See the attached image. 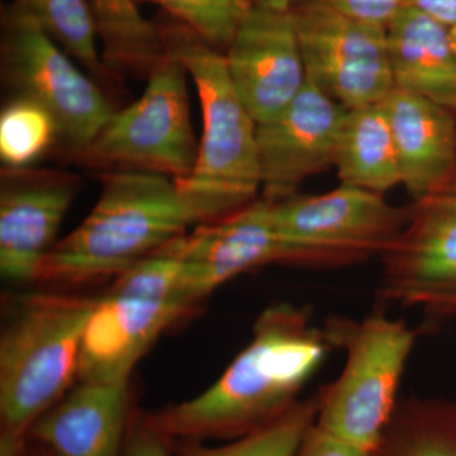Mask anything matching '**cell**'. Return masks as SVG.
Returning <instances> with one entry per match:
<instances>
[{"mask_svg": "<svg viewBox=\"0 0 456 456\" xmlns=\"http://www.w3.org/2000/svg\"><path fill=\"white\" fill-rule=\"evenodd\" d=\"M346 110L310 80L283 112L256 127L263 198L296 196L305 180L334 167Z\"/></svg>", "mask_w": 456, "mask_h": 456, "instance_id": "4fadbf2b", "label": "cell"}, {"mask_svg": "<svg viewBox=\"0 0 456 456\" xmlns=\"http://www.w3.org/2000/svg\"><path fill=\"white\" fill-rule=\"evenodd\" d=\"M299 0H254L256 4L264 5L272 9H278V11H290L294 4H297Z\"/></svg>", "mask_w": 456, "mask_h": 456, "instance_id": "f546056e", "label": "cell"}, {"mask_svg": "<svg viewBox=\"0 0 456 456\" xmlns=\"http://www.w3.org/2000/svg\"><path fill=\"white\" fill-rule=\"evenodd\" d=\"M351 20L364 25L388 29L399 12L404 7V0H323Z\"/></svg>", "mask_w": 456, "mask_h": 456, "instance_id": "484cf974", "label": "cell"}, {"mask_svg": "<svg viewBox=\"0 0 456 456\" xmlns=\"http://www.w3.org/2000/svg\"><path fill=\"white\" fill-rule=\"evenodd\" d=\"M60 143L59 126L42 104L14 95L0 113V160L3 167H31Z\"/></svg>", "mask_w": 456, "mask_h": 456, "instance_id": "cb8c5ba5", "label": "cell"}, {"mask_svg": "<svg viewBox=\"0 0 456 456\" xmlns=\"http://www.w3.org/2000/svg\"><path fill=\"white\" fill-rule=\"evenodd\" d=\"M13 3L104 89L118 82L99 53L97 26L89 0H13Z\"/></svg>", "mask_w": 456, "mask_h": 456, "instance_id": "7402d4cb", "label": "cell"}, {"mask_svg": "<svg viewBox=\"0 0 456 456\" xmlns=\"http://www.w3.org/2000/svg\"><path fill=\"white\" fill-rule=\"evenodd\" d=\"M224 59L231 82L256 125L283 112L308 83L292 11L254 3Z\"/></svg>", "mask_w": 456, "mask_h": 456, "instance_id": "8fae6325", "label": "cell"}, {"mask_svg": "<svg viewBox=\"0 0 456 456\" xmlns=\"http://www.w3.org/2000/svg\"><path fill=\"white\" fill-rule=\"evenodd\" d=\"M94 208L45 257L36 281L86 283L117 277L204 224L173 178L139 170L101 175Z\"/></svg>", "mask_w": 456, "mask_h": 456, "instance_id": "7a4b0ae2", "label": "cell"}, {"mask_svg": "<svg viewBox=\"0 0 456 456\" xmlns=\"http://www.w3.org/2000/svg\"><path fill=\"white\" fill-rule=\"evenodd\" d=\"M164 9L211 46L228 47L254 0H136Z\"/></svg>", "mask_w": 456, "mask_h": 456, "instance_id": "d4e9b609", "label": "cell"}, {"mask_svg": "<svg viewBox=\"0 0 456 456\" xmlns=\"http://www.w3.org/2000/svg\"><path fill=\"white\" fill-rule=\"evenodd\" d=\"M102 59L113 77L149 75L167 53L160 26L141 14L136 0H89Z\"/></svg>", "mask_w": 456, "mask_h": 456, "instance_id": "ffe728a7", "label": "cell"}, {"mask_svg": "<svg viewBox=\"0 0 456 456\" xmlns=\"http://www.w3.org/2000/svg\"><path fill=\"white\" fill-rule=\"evenodd\" d=\"M370 454L371 452L338 439L314 425L305 432L296 456H370Z\"/></svg>", "mask_w": 456, "mask_h": 456, "instance_id": "83f0119b", "label": "cell"}, {"mask_svg": "<svg viewBox=\"0 0 456 456\" xmlns=\"http://www.w3.org/2000/svg\"><path fill=\"white\" fill-rule=\"evenodd\" d=\"M121 456H175L171 441L147 424L143 413H134Z\"/></svg>", "mask_w": 456, "mask_h": 456, "instance_id": "4316f807", "label": "cell"}, {"mask_svg": "<svg viewBox=\"0 0 456 456\" xmlns=\"http://www.w3.org/2000/svg\"><path fill=\"white\" fill-rule=\"evenodd\" d=\"M79 176L65 170L2 167L0 274L12 283L36 281L75 197Z\"/></svg>", "mask_w": 456, "mask_h": 456, "instance_id": "7c38bea8", "label": "cell"}, {"mask_svg": "<svg viewBox=\"0 0 456 456\" xmlns=\"http://www.w3.org/2000/svg\"><path fill=\"white\" fill-rule=\"evenodd\" d=\"M325 331L331 346L345 350L346 360L334 382L317 393L314 425L371 452L398 406L399 384L416 331L382 311L362 321L335 318Z\"/></svg>", "mask_w": 456, "mask_h": 456, "instance_id": "5b68a950", "label": "cell"}, {"mask_svg": "<svg viewBox=\"0 0 456 456\" xmlns=\"http://www.w3.org/2000/svg\"><path fill=\"white\" fill-rule=\"evenodd\" d=\"M29 441V440H28ZM29 456H55L50 450L29 441Z\"/></svg>", "mask_w": 456, "mask_h": 456, "instance_id": "4dcf8cb0", "label": "cell"}, {"mask_svg": "<svg viewBox=\"0 0 456 456\" xmlns=\"http://www.w3.org/2000/svg\"><path fill=\"white\" fill-rule=\"evenodd\" d=\"M404 7L416 9L449 28L456 26V0H404Z\"/></svg>", "mask_w": 456, "mask_h": 456, "instance_id": "f1b7e54d", "label": "cell"}, {"mask_svg": "<svg viewBox=\"0 0 456 456\" xmlns=\"http://www.w3.org/2000/svg\"><path fill=\"white\" fill-rule=\"evenodd\" d=\"M0 64L14 95L31 98L53 114L60 143L74 161L116 110L106 89L13 2L0 14Z\"/></svg>", "mask_w": 456, "mask_h": 456, "instance_id": "ba28073f", "label": "cell"}, {"mask_svg": "<svg viewBox=\"0 0 456 456\" xmlns=\"http://www.w3.org/2000/svg\"><path fill=\"white\" fill-rule=\"evenodd\" d=\"M370 456H456V399L398 402Z\"/></svg>", "mask_w": 456, "mask_h": 456, "instance_id": "44dd1931", "label": "cell"}, {"mask_svg": "<svg viewBox=\"0 0 456 456\" xmlns=\"http://www.w3.org/2000/svg\"><path fill=\"white\" fill-rule=\"evenodd\" d=\"M334 167L341 184L384 194L402 184L395 137L382 103L346 110Z\"/></svg>", "mask_w": 456, "mask_h": 456, "instance_id": "d6986e66", "label": "cell"}, {"mask_svg": "<svg viewBox=\"0 0 456 456\" xmlns=\"http://www.w3.org/2000/svg\"><path fill=\"white\" fill-rule=\"evenodd\" d=\"M308 80L345 110L382 103L395 89L387 29L351 20L323 0L292 9Z\"/></svg>", "mask_w": 456, "mask_h": 456, "instance_id": "9c48e42d", "label": "cell"}, {"mask_svg": "<svg viewBox=\"0 0 456 456\" xmlns=\"http://www.w3.org/2000/svg\"><path fill=\"white\" fill-rule=\"evenodd\" d=\"M160 28L167 49L180 57L196 84L203 114L196 167L188 178L175 182L196 204L204 224L221 220L259 198L257 125L216 47L175 20Z\"/></svg>", "mask_w": 456, "mask_h": 456, "instance_id": "277c9868", "label": "cell"}, {"mask_svg": "<svg viewBox=\"0 0 456 456\" xmlns=\"http://www.w3.org/2000/svg\"><path fill=\"white\" fill-rule=\"evenodd\" d=\"M188 77L180 57L167 47L147 75L142 95L114 110L75 161L103 173L139 170L174 180L188 178L200 149L191 125Z\"/></svg>", "mask_w": 456, "mask_h": 456, "instance_id": "8992f818", "label": "cell"}, {"mask_svg": "<svg viewBox=\"0 0 456 456\" xmlns=\"http://www.w3.org/2000/svg\"><path fill=\"white\" fill-rule=\"evenodd\" d=\"M450 35H452V46H454L456 53V26L450 28Z\"/></svg>", "mask_w": 456, "mask_h": 456, "instance_id": "1f68e13d", "label": "cell"}, {"mask_svg": "<svg viewBox=\"0 0 456 456\" xmlns=\"http://www.w3.org/2000/svg\"><path fill=\"white\" fill-rule=\"evenodd\" d=\"M383 106L395 137L402 185L417 202L455 170L454 112L395 88L384 99Z\"/></svg>", "mask_w": 456, "mask_h": 456, "instance_id": "e0dca14e", "label": "cell"}, {"mask_svg": "<svg viewBox=\"0 0 456 456\" xmlns=\"http://www.w3.org/2000/svg\"><path fill=\"white\" fill-rule=\"evenodd\" d=\"M331 347L305 308L274 303L261 312L253 338L207 391L143 413L169 440H228L274 421L297 402Z\"/></svg>", "mask_w": 456, "mask_h": 456, "instance_id": "6da1fadb", "label": "cell"}, {"mask_svg": "<svg viewBox=\"0 0 456 456\" xmlns=\"http://www.w3.org/2000/svg\"><path fill=\"white\" fill-rule=\"evenodd\" d=\"M97 302L56 292L18 294L7 302L0 332V435L27 437L70 392Z\"/></svg>", "mask_w": 456, "mask_h": 456, "instance_id": "3957f363", "label": "cell"}, {"mask_svg": "<svg viewBox=\"0 0 456 456\" xmlns=\"http://www.w3.org/2000/svg\"><path fill=\"white\" fill-rule=\"evenodd\" d=\"M387 40L395 88L456 112V53L449 27L403 7Z\"/></svg>", "mask_w": 456, "mask_h": 456, "instance_id": "ac0fdd59", "label": "cell"}, {"mask_svg": "<svg viewBox=\"0 0 456 456\" xmlns=\"http://www.w3.org/2000/svg\"><path fill=\"white\" fill-rule=\"evenodd\" d=\"M183 283L200 303L245 273L281 263L273 203L259 197L221 220L207 222L176 239Z\"/></svg>", "mask_w": 456, "mask_h": 456, "instance_id": "9a60e30c", "label": "cell"}, {"mask_svg": "<svg viewBox=\"0 0 456 456\" xmlns=\"http://www.w3.org/2000/svg\"><path fill=\"white\" fill-rule=\"evenodd\" d=\"M383 256L380 296L430 321L456 318V167L422 200Z\"/></svg>", "mask_w": 456, "mask_h": 456, "instance_id": "30bf717a", "label": "cell"}, {"mask_svg": "<svg viewBox=\"0 0 456 456\" xmlns=\"http://www.w3.org/2000/svg\"><path fill=\"white\" fill-rule=\"evenodd\" d=\"M317 395L297 402L274 421L226 445L170 440L175 456H296L305 432L316 422Z\"/></svg>", "mask_w": 456, "mask_h": 456, "instance_id": "603a6c76", "label": "cell"}, {"mask_svg": "<svg viewBox=\"0 0 456 456\" xmlns=\"http://www.w3.org/2000/svg\"><path fill=\"white\" fill-rule=\"evenodd\" d=\"M193 310L175 299L117 289L99 297L84 331L79 359L82 383L130 382L132 370L170 326Z\"/></svg>", "mask_w": 456, "mask_h": 456, "instance_id": "5bb4252c", "label": "cell"}, {"mask_svg": "<svg viewBox=\"0 0 456 456\" xmlns=\"http://www.w3.org/2000/svg\"><path fill=\"white\" fill-rule=\"evenodd\" d=\"M410 212L392 206L383 194L344 184L318 196L296 194L273 203L281 263L334 268L383 257L397 242Z\"/></svg>", "mask_w": 456, "mask_h": 456, "instance_id": "52a82bcc", "label": "cell"}, {"mask_svg": "<svg viewBox=\"0 0 456 456\" xmlns=\"http://www.w3.org/2000/svg\"><path fill=\"white\" fill-rule=\"evenodd\" d=\"M134 413L130 382H79L27 437L55 456H121Z\"/></svg>", "mask_w": 456, "mask_h": 456, "instance_id": "2e32d148", "label": "cell"}]
</instances>
